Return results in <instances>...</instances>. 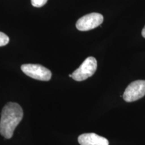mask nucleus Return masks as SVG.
I'll list each match as a JSON object with an SVG mask.
<instances>
[{
    "mask_svg": "<svg viewBox=\"0 0 145 145\" xmlns=\"http://www.w3.org/2000/svg\"><path fill=\"white\" fill-rule=\"evenodd\" d=\"M104 17L101 14L91 13L79 18L76 23V28L79 31H88L102 24Z\"/></svg>",
    "mask_w": 145,
    "mask_h": 145,
    "instance_id": "nucleus-5",
    "label": "nucleus"
},
{
    "mask_svg": "<svg viewBox=\"0 0 145 145\" xmlns=\"http://www.w3.org/2000/svg\"><path fill=\"white\" fill-rule=\"evenodd\" d=\"M69 76V77H72V74H70V75Z\"/></svg>",
    "mask_w": 145,
    "mask_h": 145,
    "instance_id": "nucleus-10",
    "label": "nucleus"
},
{
    "mask_svg": "<svg viewBox=\"0 0 145 145\" xmlns=\"http://www.w3.org/2000/svg\"><path fill=\"white\" fill-rule=\"evenodd\" d=\"M21 69L27 76L36 80L48 81L52 77L50 71L40 65L24 64L21 66Z\"/></svg>",
    "mask_w": 145,
    "mask_h": 145,
    "instance_id": "nucleus-3",
    "label": "nucleus"
},
{
    "mask_svg": "<svg viewBox=\"0 0 145 145\" xmlns=\"http://www.w3.org/2000/svg\"><path fill=\"white\" fill-rule=\"evenodd\" d=\"M144 95L145 80H137L128 85L123 94V99L126 102H132Z\"/></svg>",
    "mask_w": 145,
    "mask_h": 145,
    "instance_id": "nucleus-4",
    "label": "nucleus"
},
{
    "mask_svg": "<svg viewBox=\"0 0 145 145\" xmlns=\"http://www.w3.org/2000/svg\"><path fill=\"white\" fill-rule=\"evenodd\" d=\"M142 36L145 39V26L142 30Z\"/></svg>",
    "mask_w": 145,
    "mask_h": 145,
    "instance_id": "nucleus-9",
    "label": "nucleus"
},
{
    "mask_svg": "<svg viewBox=\"0 0 145 145\" xmlns=\"http://www.w3.org/2000/svg\"><path fill=\"white\" fill-rule=\"evenodd\" d=\"M10 39L6 34L0 32V46H3L9 43Z\"/></svg>",
    "mask_w": 145,
    "mask_h": 145,
    "instance_id": "nucleus-7",
    "label": "nucleus"
},
{
    "mask_svg": "<svg viewBox=\"0 0 145 145\" xmlns=\"http://www.w3.org/2000/svg\"><path fill=\"white\" fill-rule=\"evenodd\" d=\"M48 0H31V3L34 7L40 8L46 4Z\"/></svg>",
    "mask_w": 145,
    "mask_h": 145,
    "instance_id": "nucleus-8",
    "label": "nucleus"
},
{
    "mask_svg": "<svg viewBox=\"0 0 145 145\" xmlns=\"http://www.w3.org/2000/svg\"><path fill=\"white\" fill-rule=\"evenodd\" d=\"M81 145H109L108 139L95 133L82 134L78 137Z\"/></svg>",
    "mask_w": 145,
    "mask_h": 145,
    "instance_id": "nucleus-6",
    "label": "nucleus"
},
{
    "mask_svg": "<svg viewBox=\"0 0 145 145\" xmlns=\"http://www.w3.org/2000/svg\"><path fill=\"white\" fill-rule=\"evenodd\" d=\"M97 67V61L95 58L93 57L87 58L81 66L72 72V78L77 81L86 80L95 73Z\"/></svg>",
    "mask_w": 145,
    "mask_h": 145,
    "instance_id": "nucleus-2",
    "label": "nucleus"
},
{
    "mask_svg": "<svg viewBox=\"0 0 145 145\" xmlns=\"http://www.w3.org/2000/svg\"><path fill=\"white\" fill-rule=\"evenodd\" d=\"M22 108L17 103L8 102L1 111L0 120V134L6 139H10L14 135L16 126L22 120Z\"/></svg>",
    "mask_w": 145,
    "mask_h": 145,
    "instance_id": "nucleus-1",
    "label": "nucleus"
}]
</instances>
